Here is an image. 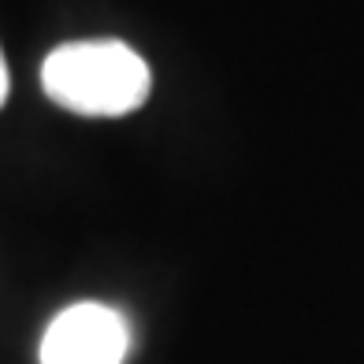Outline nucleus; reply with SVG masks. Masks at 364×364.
Wrapping results in <instances>:
<instances>
[{"label":"nucleus","instance_id":"7ed1b4c3","mask_svg":"<svg viewBox=\"0 0 364 364\" xmlns=\"http://www.w3.org/2000/svg\"><path fill=\"white\" fill-rule=\"evenodd\" d=\"M8 90H11V78H8V60L0 53V105L8 101Z\"/></svg>","mask_w":364,"mask_h":364},{"label":"nucleus","instance_id":"f257e3e1","mask_svg":"<svg viewBox=\"0 0 364 364\" xmlns=\"http://www.w3.org/2000/svg\"><path fill=\"white\" fill-rule=\"evenodd\" d=\"M41 90L48 101L75 115L115 119L149 101L153 75L141 53L115 38L60 45L41 63Z\"/></svg>","mask_w":364,"mask_h":364},{"label":"nucleus","instance_id":"f03ea898","mask_svg":"<svg viewBox=\"0 0 364 364\" xmlns=\"http://www.w3.org/2000/svg\"><path fill=\"white\" fill-rule=\"evenodd\" d=\"M127 320L108 305L82 301L63 309L41 338V364H123Z\"/></svg>","mask_w":364,"mask_h":364}]
</instances>
